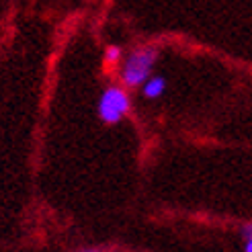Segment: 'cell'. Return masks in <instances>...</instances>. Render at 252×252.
Masks as SVG:
<instances>
[{"mask_svg":"<svg viewBox=\"0 0 252 252\" xmlns=\"http://www.w3.org/2000/svg\"><path fill=\"white\" fill-rule=\"evenodd\" d=\"M131 109V98L127 88L123 84H111L107 86L103 94L98 98V119L105 125H115L119 123Z\"/></svg>","mask_w":252,"mask_h":252,"instance_id":"cell-2","label":"cell"},{"mask_svg":"<svg viewBox=\"0 0 252 252\" xmlns=\"http://www.w3.org/2000/svg\"><path fill=\"white\" fill-rule=\"evenodd\" d=\"M142 94H144V98H150V100H154V98H160L162 94H164V91H166V80L162 78V76H150L142 86Z\"/></svg>","mask_w":252,"mask_h":252,"instance_id":"cell-3","label":"cell"},{"mask_svg":"<svg viewBox=\"0 0 252 252\" xmlns=\"http://www.w3.org/2000/svg\"><path fill=\"white\" fill-rule=\"evenodd\" d=\"M242 244H244V250L246 252H252V223H244L242 225Z\"/></svg>","mask_w":252,"mask_h":252,"instance_id":"cell-5","label":"cell"},{"mask_svg":"<svg viewBox=\"0 0 252 252\" xmlns=\"http://www.w3.org/2000/svg\"><path fill=\"white\" fill-rule=\"evenodd\" d=\"M121 58H123V49L119 45H109L105 49V56H103V62H105V70L111 72L115 70L119 64H121Z\"/></svg>","mask_w":252,"mask_h":252,"instance_id":"cell-4","label":"cell"},{"mask_svg":"<svg viewBox=\"0 0 252 252\" xmlns=\"http://www.w3.org/2000/svg\"><path fill=\"white\" fill-rule=\"evenodd\" d=\"M158 49L154 45H142L125 58L119 70V80L125 88H140L150 76L156 66Z\"/></svg>","mask_w":252,"mask_h":252,"instance_id":"cell-1","label":"cell"}]
</instances>
